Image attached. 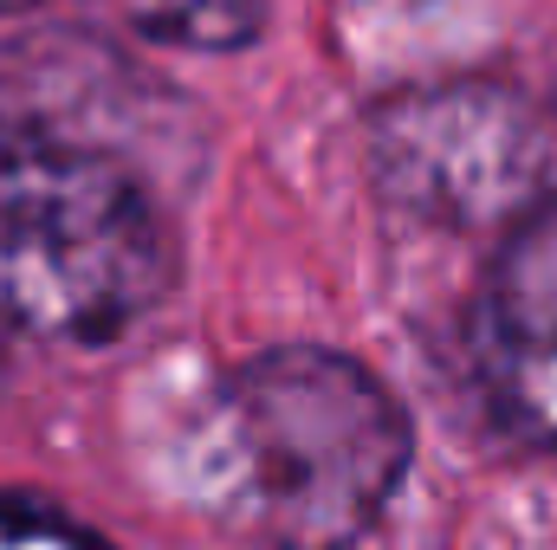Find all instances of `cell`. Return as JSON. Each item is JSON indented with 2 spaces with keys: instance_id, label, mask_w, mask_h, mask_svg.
<instances>
[{
  "instance_id": "1",
  "label": "cell",
  "mask_w": 557,
  "mask_h": 550,
  "mask_svg": "<svg viewBox=\"0 0 557 550\" xmlns=\"http://www.w3.org/2000/svg\"><path fill=\"white\" fill-rule=\"evenodd\" d=\"M409 421L331 350H273L234 370L195 421V492L273 550H344L396 499Z\"/></svg>"
},
{
  "instance_id": "2",
  "label": "cell",
  "mask_w": 557,
  "mask_h": 550,
  "mask_svg": "<svg viewBox=\"0 0 557 550\" xmlns=\"http://www.w3.org/2000/svg\"><path fill=\"white\" fill-rule=\"evenodd\" d=\"M175 247L117 162L39 130H0V324L117 337L169 291Z\"/></svg>"
},
{
  "instance_id": "3",
  "label": "cell",
  "mask_w": 557,
  "mask_h": 550,
  "mask_svg": "<svg viewBox=\"0 0 557 550\" xmlns=\"http://www.w3.org/2000/svg\"><path fill=\"white\" fill-rule=\"evenodd\" d=\"M370 155L396 208L441 227H486L539 208L552 137L506 85H434L383 104Z\"/></svg>"
},
{
  "instance_id": "4",
  "label": "cell",
  "mask_w": 557,
  "mask_h": 550,
  "mask_svg": "<svg viewBox=\"0 0 557 550\" xmlns=\"http://www.w3.org/2000/svg\"><path fill=\"white\" fill-rule=\"evenodd\" d=\"M473 370L493 414L557 447V201L512 221L480 311H473Z\"/></svg>"
},
{
  "instance_id": "5",
  "label": "cell",
  "mask_w": 557,
  "mask_h": 550,
  "mask_svg": "<svg viewBox=\"0 0 557 550\" xmlns=\"http://www.w3.org/2000/svg\"><path fill=\"white\" fill-rule=\"evenodd\" d=\"M131 26L175 46H247L260 33V0H111Z\"/></svg>"
},
{
  "instance_id": "6",
  "label": "cell",
  "mask_w": 557,
  "mask_h": 550,
  "mask_svg": "<svg viewBox=\"0 0 557 550\" xmlns=\"http://www.w3.org/2000/svg\"><path fill=\"white\" fill-rule=\"evenodd\" d=\"M0 7H33V0H0Z\"/></svg>"
}]
</instances>
